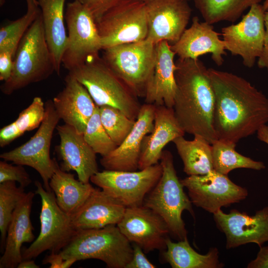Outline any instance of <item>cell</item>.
<instances>
[{
    "label": "cell",
    "mask_w": 268,
    "mask_h": 268,
    "mask_svg": "<svg viewBox=\"0 0 268 268\" xmlns=\"http://www.w3.org/2000/svg\"><path fill=\"white\" fill-rule=\"evenodd\" d=\"M215 95L213 126L217 138L236 143L268 123V98L245 78L208 68Z\"/></svg>",
    "instance_id": "obj_1"
},
{
    "label": "cell",
    "mask_w": 268,
    "mask_h": 268,
    "mask_svg": "<svg viewBox=\"0 0 268 268\" xmlns=\"http://www.w3.org/2000/svg\"><path fill=\"white\" fill-rule=\"evenodd\" d=\"M175 63L176 118L185 133L200 134L212 144L218 138L213 126L215 95L208 68L199 59L179 58Z\"/></svg>",
    "instance_id": "obj_2"
},
{
    "label": "cell",
    "mask_w": 268,
    "mask_h": 268,
    "mask_svg": "<svg viewBox=\"0 0 268 268\" xmlns=\"http://www.w3.org/2000/svg\"><path fill=\"white\" fill-rule=\"evenodd\" d=\"M56 72L55 62L45 34L41 12L17 47L9 79L0 85L6 95L48 78Z\"/></svg>",
    "instance_id": "obj_3"
},
{
    "label": "cell",
    "mask_w": 268,
    "mask_h": 268,
    "mask_svg": "<svg viewBox=\"0 0 268 268\" xmlns=\"http://www.w3.org/2000/svg\"><path fill=\"white\" fill-rule=\"evenodd\" d=\"M87 89L96 106L109 105L135 121L141 105L138 96L105 64L99 54L68 71Z\"/></svg>",
    "instance_id": "obj_4"
},
{
    "label": "cell",
    "mask_w": 268,
    "mask_h": 268,
    "mask_svg": "<svg viewBox=\"0 0 268 268\" xmlns=\"http://www.w3.org/2000/svg\"><path fill=\"white\" fill-rule=\"evenodd\" d=\"M160 161L162 169L161 176L145 198L142 205L163 219L170 234L178 241L183 240L187 238V231L182 214L184 210H187L195 216L192 202L177 175L171 152L164 150Z\"/></svg>",
    "instance_id": "obj_5"
},
{
    "label": "cell",
    "mask_w": 268,
    "mask_h": 268,
    "mask_svg": "<svg viewBox=\"0 0 268 268\" xmlns=\"http://www.w3.org/2000/svg\"><path fill=\"white\" fill-rule=\"evenodd\" d=\"M64 260L97 259L109 268H126L131 260L133 246L116 224L77 230L70 242L59 252Z\"/></svg>",
    "instance_id": "obj_6"
},
{
    "label": "cell",
    "mask_w": 268,
    "mask_h": 268,
    "mask_svg": "<svg viewBox=\"0 0 268 268\" xmlns=\"http://www.w3.org/2000/svg\"><path fill=\"white\" fill-rule=\"evenodd\" d=\"M108 67L138 96L144 97L156 59V44L143 40L103 49Z\"/></svg>",
    "instance_id": "obj_7"
},
{
    "label": "cell",
    "mask_w": 268,
    "mask_h": 268,
    "mask_svg": "<svg viewBox=\"0 0 268 268\" xmlns=\"http://www.w3.org/2000/svg\"><path fill=\"white\" fill-rule=\"evenodd\" d=\"M36 194L41 200L40 231L38 237L22 251L23 260L35 259L42 253L60 252L71 241L76 230L71 216L58 205L53 191H47L39 181L35 182Z\"/></svg>",
    "instance_id": "obj_8"
},
{
    "label": "cell",
    "mask_w": 268,
    "mask_h": 268,
    "mask_svg": "<svg viewBox=\"0 0 268 268\" xmlns=\"http://www.w3.org/2000/svg\"><path fill=\"white\" fill-rule=\"evenodd\" d=\"M102 50L143 40L148 33L142 0H117L96 22Z\"/></svg>",
    "instance_id": "obj_9"
},
{
    "label": "cell",
    "mask_w": 268,
    "mask_h": 268,
    "mask_svg": "<svg viewBox=\"0 0 268 268\" xmlns=\"http://www.w3.org/2000/svg\"><path fill=\"white\" fill-rule=\"evenodd\" d=\"M45 107L44 118L34 135L23 144L1 153L0 157L15 164L34 169L40 175L45 189L52 191L49 181L58 164L55 158H51L50 147L53 133L60 118L52 100H48Z\"/></svg>",
    "instance_id": "obj_10"
},
{
    "label": "cell",
    "mask_w": 268,
    "mask_h": 268,
    "mask_svg": "<svg viewBox=\"0 0 268 268\" xmlns=\"http://www.w3.org/2000/svg\"><path fill=\"white\" fill-rule=\"evenodd\" d=\"M65 19L68 34L62 64L69 71L99 54L102 48L93 16L78 0L67 4Z\"/></svg>",
    "instance_id": "obj_11"
},
{
    "label": "cell",
    "mask_w": 268,
    "mask_h": 268,
    "mask_svg": "<svg viewBox=\"0 0 268 268\" xmlns=\"http://www.w3.org/2000/svg\"><path fill=\"white\" fill-rule=\"evenodd\" d=\"M162 173V167L158 163L139 171H98L90 181L126 207H130L142 205Z\"/></svg>",
    "instance_id": "obj_12"
},
{
    "label": "cell",
    "mask_w": 268,
    "mask_h": 268,
    "mask_svg": "<svg viewBox=\"0 0 268 268\" xmlns=\"http://www.w3.org/2000/svg\"><path fill=\"white\" fill-rule=\"evenodd\" d=\"M181 181L187 189L192 203L213 214L248 196L246 189L214 169L204 175L188 176Z\"/></svg>",
    "instance_id": "obj_13"
},
{
    "label": "cell",
    "mask_w": 268,
    "mask_h": 268,
    "mask_svg": "<svg viewBox=\"0 0 268 268\" xmlns=\"http://www.w3.org/2000/svg\"><path fill=\"white\" fill-rule=\"evenodd\" d=\"M265 13L262 4H255L239 22L221 29L226 50L241 57L243 65L249 68L254 66L263 51Z\"/></svg>",
    "instance_id": "obj_14"
},
{
    "label": "cell",
    "mask_w": 268,
    "mask_h": 268,
    "mask_svg": "<svg viewBox=\"0 0 268 268\" xmlns=\"http://www.w3.org/2000/svg\"><path fill=\"white\" fill-rule=\"evenodd\" d=\"M148 33L154 44L175 43L186 29L192 14L189 0H146Z\"/></svg>",
    "instance_id": "obj_15"
},
{
    "label": "cell",
    "mask_w": 268,
    "mask_h": 268,
    "mask_svg": "<svg viewBox=\"0 0 268 268\" xmlns=\"http://www.w3.org/2000/svg\"><path fill=\"white\" fill-rule=\"evenodd\" d=\"M121 233L131 243L139 246L145 253L166 249L170 234L163 219L144 206L126 207L121 221L117 224Z\"/></svg>",
    "instance_id": "obj_16"
},
{
    "label": "cell",
    "mask_w": 268,
    "mask_h": 268,
    "mask_svg": "<svg viewBox=\"0 0 268 268\" xmlns=\"http://www.w3.org/2000/svg\"><path fill=\"white\" fill-rule=\"evenodd\" d=\"M213 214L217 227L226 236L227 249L251 243L261 247L268 241V206L254 215L236 209L228 213L220 209Z\"/></svg>",
    "instance_id": "obj_17"
},
{
    "label": "cell",
    "mask_w": 268,
    "mask_h": 268,
    "mask_svg": "<svg viewBox=\"0 0 268 268\" xmlns=\"http://www.w3.org/2000/svg\"><path fill=\"white\" fill-rule=\"evenodd\" d=\"M156 105L144 103L141 106L135 124L123 142L100 160L105 170L136 171L138 169L141 144L144 136L154 126Z\"/></svg>",
    "instance_id": "obj_18"
},
{
    "label": "cell",
    "mask_w": 268,
    "mask_h": 268,
    "mask_svg": "<svg viewBox=\"0 0 268 268\" xmlns=\"http://www.w3.org/2000/svg\"><path fill=\"white\" fill-rule=\"evenodd\" d=\"M60 136L56 152L62 160L61 169L66 172L75 171L78 179L89 183L90 178L98 172L96 153L84 139L83 134L65 124L56 129Z\"/></svg>",
    "instance_id": "obj_19"
},
{
    "label": "cell",
    "mask_w": 268,
    "mask_h": 268,
    "mask_svg": "<svg viewBox=\"0 0 268 268\" xmlns=\"http://www.w3.org/2000/svg\"><path fill=\"white\" fill-rule=\"evenodd\" d=\"M220 34L212 24L193 18L191 26L186 28L179 39L170 45L172 51L182 59H198L200 56L210 54L213 61L218 66L224 62L225 47Z\"/></svg>",
    "instance_id": "obj_20"
},
{
    "label": "cell",
    "mask_w": 268,
    "mask_h": 268,
    "mask_svg": "<svg viewBox=\"0 0 268 268\" xmlns=\"http://www.w3.org/2000/svg\"><path fill=\"white\" fill-rule=\"evenodd\" d=\"M175 55L167 41L156 44L155 62L146 86L143 97L145 103L173 107L177 91Z\"/></svg>",
    "instance_id": "obj_21"
},
{
    "label": "cell",
    "mask_w": 268,
    "mask_h": 268,
    "mask_svg": "<svg viewBox=\"0 0 268 268\" xmlns=\"http://www.w3.org/2000/svg\"><path fill=\"white\" fill-rule=\"evenodd\" d=\"M65 87L52 100L60 119L83 134L96 105L85 87L67 74Z\"/></svg>",
    "instance_id": "obj_22"
},
{
    "label": "cell",
    "mask_w": 268,
    "mask_h": 268,
    "mask_svg": "<svg viewBox=\"0 0 268 268\" xmlns=\"http://www.w3.org/2000/svg\"><path fill=\"white\" fill-rule=\"evenodd\" d=\"M185 134L173 108L156 105L153 128L142 142L138 169L158 164L166 144Z\"/></svg>",
    "instance_id": "obj_23"
},
{
    "label": "cell",
    "mask_w": 268,
    "mask_h": 268,
    "mask_svg": "<svg viewBox=\"0 0 268 268\" xmlns=\"http://www.w3.org/2000/svg\"><path fill=\"white\" fill-rule=\"evenodd\" d=\"M35 195L31 191L26 193L13 211L7 231L4 251L0 259V268H17L23 260V244L35 240L30 219Z\"/></svg>",
    "instance_id": "obj_24"
},
{
    "label": "cell",
    "mask_w": 268,
    "mask_h": 268,
    "mask_svg": "<svg viewBox=\"0 0 268 268\" xmlns=\"http://www.w3.org/2000/svg\"><path fill=\"white\" fill-rule=\"evenodd\" d=\"M126 208L102 190L95 188L82 206L71 216L72 223L76 230L117 225Z\"/></svg>",
    "instance_id": "obj_25"
},
{
    "label": "cell",
    "mask_w": 268,
    "mask_h": 268,
    "mask_svg": "<svg viewBox=\"0 0 268 268\" xmlns=\"http://www.w3.org/2000/svg\"><path fill=\"white\" fill-rule=\"evenodd\" d=\"M41 10L46 39L53 56L56 72L59 75L67 42L65 21L66 0H37Z\"/></svg>",
    "instance_id": "obj_26"
},
{
    "label": "cell",
    "mask_w": 268,
    "mask_h": 268,
    "mask_svg": "<svg viewBox=\"0 0 268 268\" xmlns=\"http://www.w3.org/2000/svg\"><path fill=\"white\" fill-rule=\"evenodd\" d=\"M49 186L59 206L70 216L78 211L95 189L89 183H83L74 174L62 170L58 164Z\"/></svg>",
    "instance_id": "obj_27"
},
{
    "label": "cell",
    "mask_w": 268,
    "mask_h": 268,
    "mask_svg": "<svg viewBox=\"0 0 268 268\" xmlns=\"http://www.w3.org/2000/svg\"><path fill=\"white\" fill-rule=\"evenodd\" d=\"M163 260L172 268H221L224 264L219 260L216 248H211L204 255L197 252L190 245L187 238L173 242L168 237L166 249L162 252Z\"/></svg>",
    "instance_id": "obj_28"
},
{
    "label": "cell",
    "mask_w": 268,
    "mask_h": 268,
    "mask_svg": "<svg viewBox=\"0 0 268 268\" xmlns=\"http://www.w3.org/2000/svg\"><path fill=\"white\" fill-rule=\"evenodd\" d=\"M194 136L191 140L181 136L172 142L183 161L184 172L188 176L204 175L213 169L211 144L200 134Z\"/></svg>",
    "instance_id": "obj_29"
},
{
    "label": "cell",
    "mask_w": 268,
    "mask_h": 268,
    "mask_svg": "<svg viewBox=\"0 0 268 268\" xmlns=\"http://www.w3.org/2000/svg\"><path fill=\"white\" fill-rule=\"evenodd\" d=\"M204 21L210 24L234 22L248 8L261 0H193Z\"/></svg>",
    "instance_id": "obj_30"
},
{
    "label": "cell",
    "mask_w": 268,
    "mask_h": 268,
    "mask_svg": "<svg viewBox=\"0 0 268 268\" xmlns=\"http://www.w3.org/2000/svg\"><path fill=\"white\" fill-rule=\"evenodd\" d=\"M45 113V103L42 99L38 96L34 97L31 103L19 114L14 121L0 130V146H6L25 132L39 127Z\"/></svg>",
    "instance_id": "obj_31"
},
{
    "label": "cell",
    "mask_w": 268,
    "mask_h": 268,
    "mask_svg": "<svg viewBox=\"0 0 268 268\" xmlns=\"http://www.w3.org/2000/svg\"><path fill=\"white\" fill-rule=\"evenodd\" d=\"M236 143L217 139L211 144L213 169L224 175L237 168L261 170L265 164L245 156L235 150Z\"/></svg>",
    "instance_id": "obj_32"
},
{
    "label": "cell",
    "mask_w": 268,
    "mask_h": 268,
    "mask_svg": "<svg viewBox=\"0 0 268 268\" xmlns=\"http://www.w3.org/2000/svg\"><path fill=\"white\" fill-rule=\"evenodd\" d=\"M27 11L19 18L2 26L0 29V51L7 50L15 55L18 44L41 10L37 0H26Z\"/></svg>",
    "instance_id": "obj_33"
},
{
    "label": "cell",
    "mask_w": 268,
    "mask_h": 268,
    "mask_svg": "<svg viewBox=\"0 0 268 268\" xmlns=\"http://www.w3.org/2000/svg\"><path fill=\"white\" fill-rule=\"evenodd\" d=\"M26 193L24 188L17 187L16 182L0 183V250H4L7 231L13 211Z\"/></svg>",
    "instance_id": "obj_34"
},
{
    "label": "cell",
    "mask_w": 268,
    "mask_h": 268,
    "mask_svg": "<svg viewBox=\"0 0 268 268\" xmlns=\"http://www.w3.org/2000/svg\"><path fill=\"white\" fill-rule=\"evenodd\" d=\"M101 123L115 143L119 146L133 128L135 121L111 106L99 107Z\"/></svg>",
    "instance_id": "obj_35"
},
{
    "label": "cell",
    "mask_w": 268,
    "mask_h": 268,
    "mask_svg": "<svg viewBox=\"0 0 268 268\" xmlns=\"http://www.w3.org/2000/svg\"><path fill=\"white\" fill-rule=\"evenodd\" d=\"M83 134L88 145L96 154L102 157L107 155L118 146L103 127L100 120L99 108L97 106Z\"/></svg>",
    "instance_id": "obj_36"
},
{
    "label": "cell",
    "mask_w": 268,
    "mask_h": 268,
    "mask_svg": "<svg viewBox=\"0 0 268 268\" xmlns=\"http://www.w3.org/2000/svg\"><path fill=\"white\" fill-rule=\"evenodd\" d=\"M6 181L18 182L23 188L28 187L32 180L23 165L9 164L6 161H0V183Z\"/></svg>",
    "instance_id": "obj_37"
},
{
    "label": "cell",
    "mask_w": 268,
    "mask_h": 268,
    "mask_svg": "<svg viewBox=\"0 0 268 268\" xmlns=\"http://www.w3.org/2000/svg\"><path fill=\"white\" fill-rule=\"evenodd\" d=\"M86 7L97 22L117 0H78Z\"/></svg>",
    "instance_id": "obj_38"
},
{
    "label": "cell",
    "mask_w": 268,
    "mask_h": 268,
    "mask_svg": "<svg viewBox=\"0 0 268 268\" xmlns=\"http://www.w3.org/2000/svg\"><path fill=\"white\" fill-rule=\"evenodd\" d=\"M14 54L11 51H0V80L3 82L10 77L13 67Z\"/></svg>",
    "instance_id": "obj_39"
},
{
    "label": "cell",
    "mask_w": 268,
    "mask_h": 268,
    "mask_svg": "<svg viewBox=\"0 0 268 268\" xmlns=\"http://www.w3.org/2000/svg\"><path fill=\"white\" fill-rule=\"evenodd\" d=\"M133 246V254L130 262L126 268H154L156 266L152 264L147 258L144 251L137 245L134 244Z\"/></svg>",
    "instance_id": "obj_40"
},
{
    "label": "cell",
    "mask_w": 268,
    "mask_h": 268,
    "mask_svg": "<svg viewBox=\"0 0 268 268\" xmlns=\"http://www.w3.org/2000/svg\"><path fill=\"white\" fill-rule=\"evenodd\" d=\"M265 35L262 53L258 59V66L268 70V10L265 13Z\"/></svg>",
    "instance_id": "obj_41"
},
{
    "label": "cell",
    "mask_w": 268,
    "mask_h": 268,
    "mask_svg": "<svg viewBox=\"0 0 268 268\" xmlns=\"http://www.w3.org/2000/svg\"><path fill=\"white\" fill-rule=\"evenodd\" d=\"M248 268H268V246L260 247L257 257L247 265Z\"/></svg>",
    "instance_id": "obj_42"
},
{
    "label": "cell",
    "mask_w": 268,
    "mask_h": 268,
    "mask_svg": "<svg viewBox=\"0 0 268 268\" xmlns=\"http://www.w3.org/2000/svg\"><path fill=\"white\" fill-rule=\"evenodd\" d=\"M64 259L60 253H51L43 260V264H50V268H62Z\"/></svg>",
    "instance_id": "obj_43"
},
{
    "label": "cell",
    "mask_w": 268,
    "mask_h": 268,
    "mask_svg": "<svg viewBox=\"0 0 268 268\" xmlns=\"http://www.w3.org/2000/svg\"><path fill=\"white\" fill-rule=\"evenodd\" d=\"M257 137L268 145V125L262 126L257 132Z\"/></svg>",
    "instance_id": "obj_44"
},
{
    "label": "cell",
    "mask_w": 268,
    "mask_h": 268,
    "mask_svg": "<svg viewBox=\"0 0 268 268\" xmlns=\"http://www.w3.org/2000/svg\"><path fill=\"white\" fill-rule=\"evenodd\" d=\"M17 268H39L40 267L37 265L32 259L23 260L18 265Z\"/></svg>",
    "instance_id": "obj_45"
},
{
    "label": "cell",
    "mask_w": 268,
    "mask_h": 268,
    "mask_svg": "<svg viewBox=\"0 0 268 268\" xmlns=\"http://www.w3.org/2000/svg\"><path fill=\"white\" fill-rule=\"evenodd\" d=\"M262 5L265 11L268 10V0H264Z\"/></svg>",
    "instance_id": "obj_46"
},
{
    "label": "cell",
    "mask_w": 268,
    "mask_h": 268,
    "mask_svg": "<svg viewBox=\"0 0 268 268\" xmlns=\"http://www.w3.org/2000/svg\"></svg>",
    "instance_id": "obj_47"
}]
</instances>
